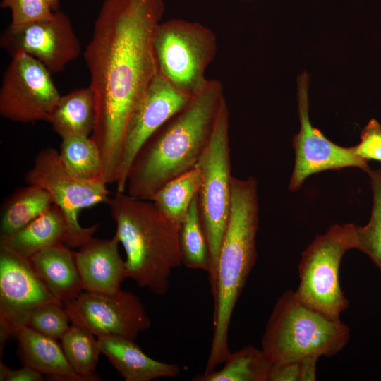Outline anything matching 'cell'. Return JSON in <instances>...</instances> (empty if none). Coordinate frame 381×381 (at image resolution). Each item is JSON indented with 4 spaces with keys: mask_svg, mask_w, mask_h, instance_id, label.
<instances>
[{
    "mask_svg": "<svg viewBox=\"0 0 381 381\" xmlns=\"http://www.w3.org/2000/svg\"><path fill=\"white\" fill-rule=\"evenodd\" d=\"M164 0H104L84 59L96 102L90 138L103 163V181H117L128 117L158 72L154 40Z\"/></svg>",
    "mask_w": 381,
    "mask_h": 381,
    "instance_id": "obj_1",
    "label": "cell"
},
{
    "mask_svg": "<svg viewBox=\"0 0 381 381\" xmlns=\"http://www.w3.org/2000/svg\"><path fill=\"white\" fill-rule=\"evenodd\" d=\"M225 100L222 83L209 80L140 149L128 174L127 194L151 200L167 182L195 168L211 140Z\"/></svg>",
    "mask_w": 381,
    "mask_h": 381,
    "instance_id": "obj_2",
    "label": "cell"
},
{
    "mask_svg": "<svg viewBox=\"0 0 381 381\" xmlns=\"http://www.w3.org/2000/svg\"><path fill=\"white\" fill-rule=\"evenodd\" d=\"M229 218L218 261L216 294L213 298V334L205 373L224 363L231 353L229 329L237 301L257 258L259 229L258 183L253 176L231 178Z\"/></svg>",
    "mask_w": 381,
    "mask_h": 381,
    "instance_id": "obj_3",
    "label": "cell"
},
{
    "mask_svg": "<svg viewBox=\"0 0 381 381\" xmlns=\"http://www.w3.org/2000/svg\"><path fill=\"white\" fill-rule=\"evenodd\" d=\"M116 224L114 236L126 253V277L141 289L162 296L171 272L182 265L181 225L164 214L151 200L116 192L107 203Z\"/></svg>",
    "mask_w": 381,
    "mask_h": 381,
    "instance_id": "obj_4",
    "label": "cell"
},
{
    "mask_svg": "<svg viewBox=\"0 0 381 381\" xmlns=\"http://www.w3.org/2000/svg\"><path fill=\"white\" fill-rule=\"evenodd\" d=\"M349 337V327L340 319L327 318L289 290L273 308L262 337V350L272 365H278L308 356H334Z\"/></svg>",
    "mask_w": 381,
    "mask_h": 381,
    "instance_id": "obj_5",
    "label": "cell"
},
{
    "mask_svg": "<svg viewBox=\"0 0 381 381\" xmlns=\"http://www.w3.org/2000/svg\"><path fill=\"white\" fill-rule=\"evenodd\" d=\"M358 246L354 224H334L318 235L301 254L295 291L299 300L329 319H340L349 306L340 286V264L344 254Z\"/></svg>",
    "mask_w": 381,
    "mask_h": 381,
    "instance_id": "obj_6",
    "label": "cell"
},
{
    "mask_svg": "<svg viewBox=\"0 0 381 381\" xmlns=\"http://www.w3.org/2000/svg\"><path fill=\"white\" fill-rule=\"evenodd\" d=\"M197 165L202 173L198 202L210 254L209 279L214 298L219 251L231 202L229 111L226 100L221 107L211 140Z\"/></svg>",
    "mask_w": 381,
    "mask_h": 381,
    "instance_id": "obj_7",
    "label": "cell"
},
{
    "mask_svg": "<svg viewBox=\"0 0 381 381\" xmlns=\"http://www.w3.org/2000/svg\"><path fill=\"white\" fill-rule=\"evenodd\" d=\"M158 71L179 92L193 98L206 86L217 37L207 26L183 19L160 23L154 40Z\"/></svg>",
    "mask_w": 381,
    "mask_h": 381,
    "instance_id": "obj_8",
    "label": "cell"
},
{
    "mask_svg": "<svg viewBox=\"0 0 381 381\" xmlns=\"http://www.w3.org/2000/svg\"><path fill=\"white\" fill-rule=\"evenodd\" d=\"M25 181L46 190L54 204L63 211L68 227L66 246L80 248L93 236L99 224L83 227L78 214L81 210L107 203L110 192L104 182L75 176L63 164L59 151L52 147L42 149L37 154L32 167L25 175Z\"/></svg>",
    "mask_w": 381,
    "mask_h": 381,
    "instance_id": "obj_9",
    "label": "cell"
},
{
    "mask_svg": "<svg viewBox=\"0 0 381 381\" xmlns=\"http://www.w3.org/2000/svg\"><path fill=\"white\" fill-rule=\"evenodd\" d=\"M51 72L32 56H11L0 88V114L16 122H49L61 95Z\"/></svg>",
    "mask_w": 381,
    "mask_h": 381,
    "instance_id": "obj_10",
    "label": "cell"
},
{
    "mask_svg": "<svg viewBox=\"0 0 381 381\" xmlns=\"http://www.w3.org/2000/svg\"><path fill=\"white\" fill-rule=\"evenodd\" d=\"M64 308L71 323L97 337L115 336L135 340L151 324L137 296L121 289L111 294L83 291Z\"/></svg>",
    "mask_w": 381,
    "mask_h": 381,
    "instance_id": "obj_11",
    "label": "cell"
},
{
    "mask_svg": "<svg viewBox=\"0 0 381 381\" xmlns=\"http://www.w3.org/2000/svg\"><path fill=\"white\" fill-rule=\"evenodd\" d=\"M308 75L304 72L298 79L301 128L293 138L295 162L289 184L291 191L299 189L310 176L323 171L356 167L368 173L371 169L368 161L356 155L355 145L346 147L337 145L313 127L308 116Z\"/></svg>",
    "mask_w": 381,
    "mask_h": 381,
    "instance_id": "obj_12",
    "label": "cell"
},
{
    "mask_svg": "<svg viewBox=\"0 0 381 381\" xmlns=\"http://www.w3.org/2000/svg\"><path fill=\"white\" fill-rule=\"evenodd\" d=\"M57 301L28 258L0 246V355L6 341L26 325L37 307Z\"/></svg>",
    "mask_w": 381,
    "mask_h": 381,
    "instance_id": "obj_13",
    "label": "cell"
},
{
    "mask_svg": "<svg viewBox=\"0 0 381 381\" xmlns=\"http://www.w3.org/2000/svg\"><path fill=\"white\" fill-rule=\"evenodd\" d=\"M0 45L11 56L19 52L32 56L51 73L64 71L81 52L70 18L60 11L48 19L18 25L10 23L1 35Z\"/></svg>",
    "mask_w": 381,
    "mask_h": 381,
    "instance_id": "obj_14",
    "label": "cell"
},
{
    "mask_svg": "<svg viewBox=\"0 0 381 381\" xmlns=\"http://www.w3.org/2000/svg\"><path fill=\"white\" fill-rule=\"evenodd\" d=\"M192 99L179 92L159 71L157 73L127 121L116 183V192H125L131 166L144 143Z\"/></svg>",
    "mask_w": 381,
    "mask_h": 381,
    "instance_id": "obj_15",
    "label": "cell"
},
{
    "mask_svg": "<svg viewBox=\"0 0 381 381\" xmlns=\"http://www.w3.org/2000/svg\"><path fill=\"white\" fill-rule=\"evenodd\" d=\"M119 241L93 236L75 252L83 291L111 294L127 278L126 262L119 253Z\"/></svg>",
    "mask_w": 381,
    "mask_h": 381,
    "instance_id": "obj_16",
    "label": "cell"
},
{
    "mask_svg": "<svg viewBox=\"0 0 381 381\" xmlns=\"http://www.w3.org/2000/svg\"><path fill=\"white\" fill-rule=\"evenodd\" d=\"M101 353L126 381H151L175 377L181 373L178 364L155 360L146 355L134 340L115 336L97 337Z\"/></svg>",
    "mask_w": 381,
    "mask_h": 381,
    "instance_id": "obj_17",
    "label": "cell"
},
{
    "mask_svg": "<svg viewBox=\"0 0 381 381\" xmlns=\"http://www.w3.org/2000/svg\"><path fill=\"white\" fill-rule=\"evenodd\" d=\"M28 259L49 292L64 306L83 291L75 252L64 244L40 251Z\"/></svg>",
    "mask_w": 381,
    "mask_h": 381,
    "instance_id": "obj_18",
    "label": "cell"
},
{
    "mask_svg": "<svg viewBox=\"0 0 381 381\" xmlns=\"http://www.w3.org/2000/svg\"><path fill=\"white\" fill-rule=\"evenodd\" d=\"M15 337L18 356L23 365L36 369L58 381H84L68 363L61 344L28 326L20 327Z\"/></svg>",
    "mask_w": 381,
    "mask_h": 381,
    "instance_id": "obj_19",
    "label": "cell"
},
{
    "mask_svg": "<svg viewBox=\"0 0 381 381\" xmlns=\"http://www.w3.org/2000/svg\"><path fill=\"white\" fill-rule=\"evenodd\" d=\"M68 237L66 217L61 208L53 204L42 214L0 243V246H5L16 254L29 258L47 248L66 245Z\"/></svg>",
    "mask_w": 381,
    "mask_h": 381,
    "instance_id": "obj_20",
    "label": "cell"
},
{
    "mask_svg": "<svg viewBox=\"0 0 381 381\" xmlns=\"http://www.w3.org/2000/svg\"><path fill=\"white\" fill-rule=\"evenodd\" d=\"M95 118V97L89 85L61 95L49 123L61 138L70 135L90 136Z\"/></svg>",
    "mask_w": 381,
    "mask_h": 381,
    "instance_id": "obj_21",
    "label": "cell"
},
{
    "mask_svg": "<svg viewBox=\"0 0 381 381\" xmlns=\"http://www.w3.org/2000/svg\"><path fill=\"white\" fill-rule=\"evenodd\" d=\"M53 204L50 194L40 186L27 184L15 190L1 208L0 243L42 214Z\"/></svg>",
    "mask_w": 381,
    "mask_h": 381,
    "instance_id": "obj_22",
    "label": "cell"
},
{
    "mask_svg": "<svg viewBox=\"0 0 381 381\" xmlns=\"http://www.w3.org/2000/svg\"><path fill=\"white\" fill-rule=\"evenodd\" d=\"M272 363L263 351L247 346L231 352L222 368L198 375L193 381H270Z\"/></svg>",
    "mask_w": 381,
    "mask_h": 381,
    "instance_id": "obj_23",
    "label": "cell"
},
{
    "mask_svg": "<svg viewBox=\"0 0 381 381\" xmlns=\"http://www.w3.org/2000/svg\"><path fill=\"white\" fill-rule=\"evenodd\" d=\"M179 245L182 264L185 267L210 274V254L200 213L198 193L193 198L181 224Z\"/></svg>",
    "mask_w": 381,
    "mask_h": 381,
    "instance_id": "obj_24",
    "label": "cell"
},
{
    "mask_svg": "<svg viewBox=\"0 0 381 381\" xmlns=\"http://www.w3.org/2000/svg\"><path fill=\"white\" fill-rule=\"evenodd\" d=\"M202 182L199 167L169 181L154 195L151 201L168 218L181 225L190 204L198 193Z\"/></svg>",
    "mask_w": 381,
    "mask_h": 381,
    "instance_id": "obj_25",
    "label": "cell"
},
{
    "mask_svg": "<svg viewBox=\"0 0 381 381\" xmlns=\"http://www.w3.org/2000/svg\"><path fill=\"white\" fill-rule=\"evenodd\" d=\"M61 139L59 154L67 170L83 180L104 182L102 156L90 136L70 135Z\"/></svg>",
    "mask_w": 381,
    "mask_h": 381,
    "instance_id": "obj_26",
    "label": "cell"
},
{
    "mask_svg": "<svg viewBox=\"0 0 381 381\" xmlns=\"http://www.w3.org/2000/svg\"><path fill=\"white\" fill-rule=\"evenodd\" d=\"M60 340L64 353L74 371L84 381L100 380L95 373L101 353L95 335L84 327L71 323L68 330Z\"/></svg>",
    "mask_w": 381,
    "mask_h": 381,
    "instance_id": "obj_27",
    "label": "cell"
},
{
    "mask_svg": "<svg viewBox=\"0 0 381 381\" xmlns=\"http://www.w3.org/2000/svg\"><path fill=\"white\" fill-rule=\"evenodd\" d=\"M367 174L370 182L373 205L368 223L363 226H357V249L368 255L381 270V169H370Z\"/></svg>",
    "mask_w": 381,
    "mask_h": 381,
    "instance_id": "obj_28",
    "label": "cell"
},
{
    "mask_svg": "<svg viewBox=\"0 0 381 381\" xmlns=\"http://www.w3.org/2000/svg\"><path fill=\"white\" fill-rule=\"evenodd\" d=\"M71 320L64 308L59 301H52L35 309L26 325L46 337L61 339L70 327Z\"/></svg>",
    "mask_w": 381,
    "mask_h": 381,
    "instance_id": "obj_29",
    "label": "cell"
},
{
    "mask_svg": "<svg viewBox=\"0 0 381 381\" xmlns=\"http://www.w3.org/2000/svg\"><path fill=\"white\" fill-rule=\"evenodd\" d=\"M0 6L10 9L13 25L48 19L54 14L47 0H1Z\"/></svg>",
    "mask_w": 381,
    "mask_h": 381,
    "instance_id": "obj_30",
    "label": "cell"
},
{
    "mask_svg": "<svg viewBox=\"0 0 381 381\" xmlns=\"http://www.w3.org/2000/svg\"><path fill=\"white\" fill-rule=\"evenodd\" d=\"M357 155L370 161L381 162V125L375 119H370L362 129L360 143L355 145Z\"/></svg>",
    "mask_w": 381,
    "mask_h": 381,
    "instance_id": "obj_31",
    "label": "cell"
},
{
    "mask_svg": "<svg viewBox=\"0 0 381 381\" xmlns=\"http://www.w3.org/2000/svg\"><path fill=\"white\" fill-rule=\"evenodd\" d=\"M301 361L272 365L270 381H301Z\"/></svg>",
    "mask_w": 381,
    "mask_h": 381,
    "instance_id": "obj_32",
    "label": "cell"
},
{
    "mask_svg": "<svg viewBox=\"0 0 381 381\" xmlns=\"http://www.w3.org/2000/svg\"><path fill=\"white\" fill-rule=\"evenodd\" d=\"M43 374L35 368L24 365L18 370H10L5 381H42Z\"/></svg>",
    "mask_w": 381,
    "mask_h": 381,
    "instance_id": "obj_33",
    "label": "cell"
},
{
    "mask_svg": "<svg viewBox=\"0 0 381 381\" xmlns=\"http://www.w3.org/2000/svg\"><path fill=\"white\" fill-rule=\"evenodd\" d=\"M318 356H308L301 360V381L315 380V370Z\"/></svg>",
    "mask_w": 381,
    "mask_h": 381,
    "instance_id": "obj_34",
    "label": "cell"
},
{
    "mask_svg": "<svg viewBox=\"0 0 381 381\" xmlns=\"http://www.w3.org/2000/svg\"><path fill=\"white\" fill-rule=\"evenodd\" d=\"M10 368L6 365L2 361L0 362V380L5 381L10 371Z\"/></svg>",
    "mask_w": 381,
    "mask_h": 381,
    "instance_id": "obj_35",
    "label": "cell"
},
{
    "mask_svg": "<svg viewBox=\"0 0 381 381\" xmlns=\"http://www.w3.org/2000/svg\"><path fill=\"white\" fill-rule=\"evenodd\" d=\"M52 10L55 12L59 11L60 6V0H47Z\"/></svg>",
    "mask_w": 381,
    "mask_h": 381,
    "instance_id": "obj_36",
    "label": "cell"
}]
</instances>
